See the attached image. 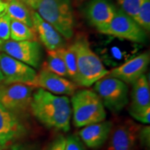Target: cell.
Wrapping results in <instances>:
<instances>
[{
  "label": "cell",
  "mask_w": 150,
  "mask_h": 150,
  "mask_svg": "<svg viewBox=\"0 0 150 150\" xmlns=\"http://www.w3.org/2000/svg\"><path fill=\"white\" fill-rule=\"evenodd\" d=\"M30 109L34 117L47 129L63 132L70 129L72 109L67 96L37 88L33 93Z\"/></svg>",
  "instance_id": "1"
},
{
  "label": "cell",
  "mask_w": 150,
  "mask_h": 150,
  "mask_svg": "<svg viewBox=\"0 0 150 150\" xmlns=\"http://www.w3.org/2000/svg\"><path fill=\"white\" fill-rule=\"evenodd\" d=\"M72 45L76 59L77 86L90 87L108 74L102 59L92 50L86 36L78 35Z\"/></svg>",
  "instance_id": "2"
},
{
  "label": "cell",
  "mask_w": 150,
  "mask_h": 150,
  "mask_svg": "<svg viewBox=\"0 0 150 150\" xmlns=\"http://www.w3.org/2000/svg\"><path fill=\"white\" fill-rule=\"evenodd\" d=\"M35 11L65 40L74 36L76 22L72 0H41Z\"/></svg>",
  "instance_id": "3"
},
{
  "label": "cell",
  "mask_w": 150,
  "mask_h": 150,
  "mask_svg": "<svg viewBox=\"0 0 150 150\" xmlns=\"http://www.w3.org/2000/svg\"><path fill=\"white\" fill-rule=\"evenodd\" d=\"M72 96L70 104L75 127L82 128L106 120L105 107L95 92L88 89L81 90L75 92Z\"/></svg>",
  "instance_id": "4"
},
{
  "label": "cell",
  "mask_w": 150,
  "mask_h": 150,
  "mask_svg": "<svg viewBox=\"0 0 150 150\" xmlns=\"http://www.w3.org/2000/svg\"><path fill=\"white\" fill-rule=\"evenodd\" d=\"M94 84V91L104 107L112 113H119L128 104L129 88L125 82L106 75Z\"/></svg>",
  "instance_id": "5"
},
{
  "label": "cell",
  "mask_w": 150,
  "mask_h": 150,
  "mask_svg": "<svg viewBox=\"0 0 150 150\" xmlns=\"http://www.w3.org/2000/svg\"><path fill=\"white\" fill-rule=\"evenodd\" d=\"M98 31L121 40L140 44L145 43L147 39V32L121 8H116L110 22Z\"/></svg>",
  "instance_id": "6"
},
{
  "label": "cell",
  "mask_w": 150,
  "mask_h": 150,
  "mask_svg": "<svg viewBox=\"0 0 150 150\" xmlns=\"http://www.w3.org/2000/svg\"><path fill=\"white\" fill-rule=\"evenodd\" d=\"M35 88L24 83L4 84L0 86V104L12 113L30 108Z\"/></svg>",
  "instance_id": "7"
},
{
  "label": "cell",
  "mask_w": 150,
  "mask_h": 150,
  "mask_svg": "<svg viewBox=\"0 0 150 150\" xmlns=\"http://www.w3.org/2000/svg\"><path fill=\"white\" fill-rule=\"evenodd\" d=\"M0 50L34 69H38L42 64L43 50L37 40H8L3 42Z\"/></svg>",
  "instance_id": "8"
},
{
  "label": "cell",
  "mask_w": 150,
  "mask_h": 150,
  "mask_svg": "<svg viewBox=\"0 0 150 150\" xmlns=\"http://www.w3.org/2000/svg\"><path fill=\"white\" fill-rule=\"evenodd\" d=\"M0 68L4 84L20 83L31 86L37 74L34 68L4 52H0Z\"/></svg>",
  "instance_id": "9"
},
{
  "label": "cell",
  "mask_w": 150,
  "mask_h": 150,
  "mask_svg": "<svg viewBox=\"0 0 150 150\" xmlns=\"http://www.w3.org/2000/svg\"><path fill=\"white\" fill-rule=\"evenodd\" d=\"M140 127L127 120L112 128L106 150H136Z\"/></svg>",
  "instance_id": "10"
},
{
  "label": "cell",
  "mask_w": 150,
  "mask_h": 150,
  "mask_svg": "<svg viewBox=\"0 0 150 150\" xmlns=\"http://www.w3.org/2000/svg\"><path fill=\"white\" fill-rule=\"evenodd\" d=\"M149 61V52H143L131 58L119 66L113 67L108 71L107 75L118 79L127 84H132L142 74H145Z\"/></svg>",
  "instance_id": "11"
},
{
  "label": "cell",
  "mask_w": 150,
  "mask_h": 150,
  "mask_svg": "<svg viewBox=\"0 0 150 150\" xmlns=\"http://www.w3.org/2000/svg\"><path fill=\"white\" fill-rule=\"evenodd\" d=\"M31 86L57 95H72L78 87L71 80L42 68Z\"/></svg>",
  "instance_id": "12"
},
{
  "label": "cell",
  "mask_w": 150,
  "mask_h": 150,
  "mask_svg": "<svg viewBox=\"0 0 150 150\" xmlns=\"http://www.w3.org/2000/svg\"><path fill=\"white\" fill-rule=\"evenodd\" d=\"M32 20L36 37L47 50H56L66 46V40L36 11H32Z\"/></svg>",
  "instance_id": "13"
},
{
  "label": "cell",
  "mask_w": 150,
  "mask_h": 150,
  "mask_svg": "<svg viewBox=\"0 0 150 150\" xmlns=\"http://www.w3.org/2000/svg\"><path fill=\"white\" fill-rule=\"evenodd\" d=\"M129 113L134 119L150 110V87L147 76L142 74L132 83Z\"/></svg>",
  "instance_id": "14"
},
{
  "label": "cell",
  "mask_w": 150,
  "mask_h": 150,
  "mask_svg": "<svg viewBox=\"0 0 150 150\" xmlns=\"http://www.w3.org/2000/svg\"><path fill=\"white\" fill-rule=\"evenodd\" d=\"M25 132V127L17 116L0 106V149L20 138Z\"/></svg>",
  "instance_id": "15"
},
{
  "label": "cell",
  "mask_w": 150,
  "mask_h": 150,
  "mask_svg": "<svg viewBox=\"0 0 150 150\" xmlns=\"http://www.w3.org/2000/svg\"><path fill=\"white\" fill-rule=\"evenodd\" d=\"M115 11V6L109 0H91L86 8V16L98 31L109 23Z\"/></svg>",
  "instance_id": "16"
},
{
  "label": "cell",
  "mask_w": 150,
  "mask_h": 150,
  "mask_svg": "<svg viewBox=\"0 0 150 150\" xmlns=\"http://www.w3.org/2000/svg\"><path fill=\"white\" fill-rule=\"evenodd\" d=\"M110 121L104 120L82 127L79 136L84 144L91 149H98L108 139L112 128Z\"/></svg>",
  "instance_id": "17"
},
{
  "label": "cell",
  "mask_w": 150,
  "mask_h": 150,
  "mask_svg": "<svg viewBox=\"0 0 150 150\" xmlns=\"http://www.w3.org/2000/svg\"><path fill=\"white\" fill-rule=\"evenodd\" d=\"M32 11L20 0H8L7 2L6 14L11 20L22 22L33 29Z\"/></svg>",
  "instance_id": "18"
},
{
  "label": "cell",
  "mask_w": 150,
  "mask_h": 150,
  "mask_svg": "<svg viewBox=\"0 0 150 150\" xmlns=\"http://www.w3.org/2000/svg\"><path fill=\"white\" fill-rule=\"evenodd\" d=\"M42 68L65 78H68L66 66L57 50H47V56L42 65Z\"/></svg>",
  "instance_id": "19"
},
{
  "label": "cell",
  "mask_w": 150,
  "mask_h": 150,
  "mask_svg": "<svg viewBox=\"0 0 150 150\" xmlns=\"http://www.w3.org/2000/svg\"><path fill=\"white\" fill-rule=\"evenodd\" d=\"M10 38L13 41L37 40L36 34L33 28L14 20L11 21Z\"/></svg>",
  "instance_id": "20"
},
{
  "label": "cell",
  "mask_w": 150,
  "mask_h": 150,
  "mask_svg": "<svg viewBox=\"0 0 150 150\" xmlns=\"http://www.w3.org/2000/svg\"><path fill=\"white\" fill-rule=\"evenodd\" d=\"M57 50L66 66L68 78H70V80L76 85V81H77L76 59L72 45L69 46L66 45L64 47L59 49Z\"/></svg>",
  "instance_id": "21"
},
{
  "label": "cell",
  "mask_w": 150,
  "mask_h": 150,
  "mask_svg": "<svg viewBox=\"0 0 150 150\" xmlns=\"http://www.w3.org/2000/svg\"><path fill=\"white\" fill-rule=\"evenodd\" d=\"M146 32L150 31V0H142L136 16L134 18Z\"/></svg>",
  "instance_id": "22"
},
{
  "label": "cell",
  "mask_w": 150,
  "mask_h": 150,
  "mask_svg": "<svg viewBox=\"0 0 150 150\" xmlns=\"http://www.w3.org/2000/svg\"><path fill=\"white\" fill-rule=\"evenodd\" d=\"M122 10L134 18L138 13L142 0H116Z\"/></svg>",
  "instance_id": "23"
},
{
  "label": "cell",
  "mask_w": 150,
  "mask_h": 150,
  "mask_svg": "<svg viewBox=\"0 0 150 150\" xmlns=\"http://www.w3.org/2000/svg\"><path fill=\"white\" fill-rule=\"evenodd\" d=\"M11 19L6 14L0 18V40L3 42L10 39Z\"/></svg>",
  "instance_id": "24"
},
{
  "label": "cell",
  "mask_w": 150,
  "mask_h": 150,
  "mask_svg": "<svg viewBox=\"0 0 150 150\" xmlns=\"http://www.w3.org/2000/svg\"><path fill=\"white\" fill-rule=\"evenodd\" d=\"M65 150H84V148L79 138L71 135L65 138Z\"/></svg>",
  "instance_id": "25"
},
{
  "label": "cell",
  "mask_w": 150,
  "mask_h": 150,
  "mask_svg": "<svg viewBox=\"0 0 150 150\" xmlns=\"http://www.w3.org/2000/svg\"><path fill=\"white\" fill-rule=\"evenodd\" d=\"M138 140L142 147L149 149L150 147V127L149 126L141 127L138 135Z\"/></svg>",
  "instance_id": "26"
},
{
  "label": "cell",
  "mask_w": 150,
  "mask_h": 150,
  "mask_svg": "<svg viewBox=\"0 0 150 150\" xmlns=\"http://www.w3.org/2000/svg\"><path fill=\"white\" fill-rule=\"evenodd\" d=\"M65 138L63 135H59L52 142L48 150H65Z\"/></svg>",
  "instance_id": "27"
},
{
  "label": "cell",
  "mask_w": 150,
  "mask_h": 150,
  "mask_svg": "<svg viewBox=\"0 0 150 150\" xmlns=\"http://www.w3.org/2000/svg\"><path fill=\"white\" fill-rule=\"evenodd\" d=\"M20 1H22L24 4H25L31 9L35 11L38 5L40 3L41 0H20Z\"/></svg>",
  "instance_id": "28"
},
{
  "label": "cell",
  "mask_w": 150,
  "mask_h": 150,
  "mask_svg": "<svg viewBox=\"0 0 150 150\" xmlns=\"http://www.w3.org/2000/svg\"><path fill=\"white\" fill-rule=\"evenodd\" d=\"M11 150H37L35 148L31 147V146L24 145H16L11 147Z\"/></svg>",
  "instance_id": "29"
},
{
  "label": "cell",
  "mask_w": 150,
  "mask_h": 150,
  "mask_svg": "<svg viewBox=\"0 0 150 150\" xmlns=\"http://www.w3.org/2000/svg\"><path fill=\"white\" fill-rule=\"evenodd\" d=\"M7 2L4 0H0V18L6 14Z\"/></svg>",
  "instance_id": "30"
},
{
  "label": "cell",
  "mask_w": 150,
  "mask_h": 150,
  "mask_svg": "<svg viewBox=\"0 0 150 150\" xmlns=\"http://www.w3.org/2000/svg\"><path fill=\"white\" fill-rule=\"evenodd\" d=\"M4 81V75L2 74V72H1V68H0V83H3Z\"/></svg>",
  "instance_id": "31"
},
{
  "label": "cell",
  "mask_w": 150,
  "mask_h": 150,
  "mask_svg": "<svg viewBox=\"0 0 150 150\" xmlns=\"http://www.w3.org/2000/svg\"><path fill=\"white\" fill-rule=\"evenodd\" d=\"M3 41L2 40H0V47H1V45H2L3 44Z\"/></svg>",
  "instance_id": "32"
},
{
  "label": "cell",
  "mask_w": 150,
  "mask_h": 150,
  "mask_svg": "<svg viewBox=\"0 0 150 150\" xmlns=\"http://www.w3.org/2000/svg\"><path fill=\"white\" fill-rule=\"evenodd\" d=\"M0 106H1V104H0Z\"/></svg>",
  "instance_id": "33"
}]
</instances>
